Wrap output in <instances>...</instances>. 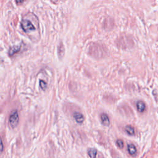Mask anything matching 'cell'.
I'll return each mask as SVG.
<instances>
[{
	"label": "cell",
	"mask_w": 158,
	"mask_h": 158,
	"mask_svg": "<svg viewBox=\"0 0 158 158\" xmlns=\"http://www.w3.org/2000/svg\"><path fill=\"white\" fill-rule=\"evenodd\" d=\"M73 118L78 123H82L84 121V117L82 114L76 112L73 114Z\"/></svg>",
	"instance_id": "3957f363"
},
{
	"label": "cell",
	"mask_w": 158,
	"mask_h": 158,
	"mask_svg": "<svg viewBox=\"0 0 158 158\" xmlns=\"http://www.w3.org/2000/svg\"><path fill=\"white\" fill-rule=\"evenodd\" d=\"M15 1H16V2H17V4H20V3L23 2V0H15Z\"/></svg>",
	"instance_id": "7c38bea8"
},
{
	"label": "cell",
	"mask_w": 158,
	"mask_h": 158,
	"mask_svg": "<svg viewBox=\"0 0 158 158\" xmlns=\"http://www.w3.org/2000/svg\"><path fill=\"white\" fill-rule=\"evenodd\" d=\"M20 46H14L13 48H11L10 49H9V54L10 56H12L13 55L14 53L17 52V51H19L20 50Z\"/></svg>",
	"instance_id": "9c48e42d"
},
{
	"label": "cell",
	"mask_w": 158,
	"mask_h": 158,
	"mask_svg": "<svg viewBox=\"0 0 158 158\" xmlns=\"http://www.w3.org/2000/svg\"><path fill=\"white\" fill-rule=\"evenodd\" d=\"M136 107H137V109L139 112H144V110L145 109V104L143 101H139L136 103Z\"/></svg>",
	"instance_id": "5b68a950"
},
{
	"label": "cell",
	"mask_w": 158,
	"mask_h": 158,
	"mask_svg": "<svg viewBox=\"0 0 158 158\" xmlns=\"http://www.w3.org/2000/svg\"><path fill=\"white\" fill-rule=\"evenodd\" d=\"M116 144L117 146L120 148H122L123 147V141L122 139H118L116 141Z\"/></svg>",
	"instance_id": "30bf717a"
},
{
	"label": "cell",
	"mask_w": 158,
	"mask_h": 158,
	"mask_svg": "<svg viewBox=\"0 0 158 158\" xmlns=\"http://www.w3.org/2000/svg\"><path fill=\"white\" fill-rule=\"evenodd\" d=\"M1 151H2V148H3V146H2V141H1Z\"/></svg>",
	"instance_id": "4fadbf2b"
},
{
	"label": "cell",
	"mask_w": 158,
	"mask_h": 158,
	"mask_svg": "<svg viewBox=\"0 0 158 158\" xmlns=\"http://www.w3.org/2000/svg\"><path fill=\"white\" fill-rule=\"evenodd\" d=\"M128 151L130 155H135L136 152V149L133 144L128 145Z\"/></svg>",
	"instance_id": "52a82bcc"
},
{
	"label": "cell",
	"mask_w": 158,
	"mask_h": 158,
	"mask_svg": "<svg viewBox=\"0 0 158 158\" xmlns=\"http://www.w3.org/2000/svg\"><path fill=\"white\" fill-rule=\"evenodd\" d=\"M19 117L18 112L17 110H15L9 116V125L11 128H14L17 126L19 123Z\"/></svg>",
	"instance_id": "6da1fadb"
},
{
	"label": "cell",
	"mask_w": 158,
	"mask_h": 158,
	"mask_svg": "<svg viewBox=\"0 0 158 158\" xmlns=\"http://www.w3.org/2000/svg\"><path fill=\"white\" fill-rule=\"evenodd\" d=\"M21 27L23 30V31L25 32L33 31L35 29L33 23L30 20H23L21 22Z\"/></svg>",
	"instance_id": "7a4b0ae2"
},
{
	"label": "cell",
	"mask_w": 158,
	"mask_h": 158,
	"mask_svg": "<svg viewBox=\"0 0 158 158\" xmlns=\"http://www.w3.org/2000/svg\"><path fill=\"white\" fill-rule=\"evenodd\" d=\"M125 131H126V132H127L128 135H134V133H135L134 128H133L131 126H130V125H127V126H126V127H125Z\"/></svg>",
	"instance_id": "ba28073f"
},
{
	"label": "cell",
	"mask_w": 158,
	"mask_h": 158,
	"mask_svg": "<svg viewBox=\"0 0 158 158\" xmlns=\"http://www.w3.org/2000/svg\"><path fill=\"white\" fill-rule=\"evenodd\" d=\"M40 86L43 89H45L47 86V84L43 80H40Z\"/></svg>",
	"instance_id": "8fae6325"
},
{
	"label": "cell",
	"mask_w": 158,
	"mask_h": 158,
	"mask_svg": "<svg viewBox=\"0 0 158 158\" xmlns=\"http://www.w3.org/2000/svg\"><path fill=\"white\" fill-rule=\"evenodd\" d=\"M101 122L104 125V126H109V124H110V120H109V118L108 117V115L105 114V113H103L101 115Z\"/></svg>",
	"instance_id": "277c9868"
},
{
	"label": "cell",
	"mask_w": 158,
	"mask_h": 158,
	"mask_svg": "<svg viewBox=\"0 0 158 158\" xmlns=\"http://www.w3.org/2000/svg\"><path fill=\"white\" fill-rule=\"evenodd\" d=\"M88 154L90 158H96L97 155V150L94 148H89L88 149Z\"/></svg>",
	"instance_id": "8992f818"
}]
</instances>
